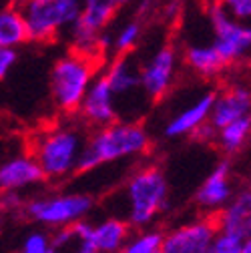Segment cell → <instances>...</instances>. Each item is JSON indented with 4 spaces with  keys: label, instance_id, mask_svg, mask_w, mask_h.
<instances>
[{
    "label": "cell",
    "instance_id": "cell-4",
    "mask_svg": "<svg viewBox=\"0 0 251 253\" xmlns=\"http://www.w3.org/2000/svg\"><path fill=\"white\" fill-rule=\"evenodd\" d=\"M86 141L88 139L81 126L58 125L37 141L33 155L39 159L46 179L58 181L79 171V161Z\"/></svg>",
    "mask_w": 251,
    "mask_h": 253
},
{
    "label": "cell",
    "instance_id": "cell-10",
    "mask_svg": "<svg viewBox=\"0 0 251 253\" xmlns=\"http://www.w3.org/2000/svg\"><path fill=\"white\" fill-rule=\"evenodd\" d=\"M219 233L217 221L197 219L165 233L161 253H207Z\"/></svg>",
    "mask_w": 251,
    "mask_h": 253
},
{
    "label": "cell",
    "instance_id": "cell-26",
    "mask_svg": "<svg viewBox=\"0 0 251 253\" xmlns=\"http://www.w3.org/2000/svg\"><path fill=\"white\" fill-rule=\"evenodd\" d=\"M225 10H229L235 18L251 22V0H217Z\"/></svg>",
    "mask_w": 251,
    "mask_h": 253
},
{
    "label": "cell",
    "instance_id": "cell-7",
    "mask_svg": "<svg viewBox=\"0 0 251 253\" xmlns=\"http://www.w3.org/2000/svg\"><path fill=\"white\" fill-rule=\"evenodd\" d=\"M92 205L95 201L88 193H58L30 199L24 203L22 211L37 223L58 229L84 219L92 211Z\"/></svg>",
    "mask_w": 251,
    "mask_h": 253
},
{
    "label": "cell",
    "instance_id": "cell-31",
    "mask_svg": "<svg viewBox=\"0 0 251 253\" xmlns=\"http://www.w3.org/2000/svg\"><path fill=\"white\" fill-rule=\"evenodd\" d=\"M81 253H103V251H99V249H92V251H81Z\"/></svg>",
    "mask_w": 251,
    "mask_h": 253
},
{
    "label": "cell",
    "instance_id": "cell-22",
    "mask_svg": "<svg viewBox=\"0 0 251 253\" xmlns=\"http://www.w3.org/2000/svg\"><path fill=\"white\" fill-rule=\"evenodd\" d=\"M165 233L157 229H141L129 237L121 253H161Z\"/></svg>",
    "mask_w": 251,
    "mask_h": 253
},
{
    "label": "cell",
    "instance_id": "cell-15",
    "mask_svg": "<svg viewBox=\"0 0 251 253\" xmlns=\"http://www.w3.org/2000/svg\"><path fill=\"white\" fill-rule=\"evenodd\" d=\"M247 115H251V86L233 84L215 94V105L209 121L217 129H223L225 125Z\"/></svg>",
    "mask_w": 251,
    "mask_h": 253
},
{
    "label": "cell",
    "instance_id": "cell-3",
    "mask_svg": "<svg viewBox=\"0 0 251 253\" xmlns=\"http://www.w3.org/2000/svg\"><path fill=\"white\" fill-rule=\"evenodd\" d=\"M127 221L135 229H145L169 207V183L161 169L143 167L125 185Z\"/></svg>",
    "mask_w": 251,
    "mask_h": 253
},
{
    "label": "cell",
    "instance_id": "cell-6",
    "mask_svg": "<svg viewBox=\"0 0 251 253\" xmlns=\"http://www.w3.org/2000/svg\"><path fill=\"white\" fill-rule=\"evenodd\" d=\"M81 0H20L33 42H50L81 16Z\"/></svg>",
    "mask_w": 251,
    "mask_h": 253
},
{
    "label": "cell",
    "instance_id": "cell-16",
    "mask_svg": "<svg viewBox=\"0 0 251 253\" xmlns=\"http://www.w3.org/2000/svg\"><path fill=\"white\" fill-rule=\"evenodd\" d=\"M219 231L247 239L251 235V189L235 193L231 201L217 215Z\"/></svg>",
    "mask_w": 251,
    "mask_h": 253
},
{
    "label": "cell",
    "instance_id": "cell-19",
    "mask_svg": "<svg viewBox=\"0 0 251 253\" xmlns=\"http://www.w3.org/2000/svg\"><path fill=\"white\" fill-rule=\"evenodd\" d=\"M131 223L127 219L119 217H109L95 225V233H92V245L95 249L103 253H121L125 243L131 237Z\"/></svg>",
    "mask_w": 251,
    "mask_h": 253
},
{
    "label": "cell",
    "instance_id": "cell-14",
    "mask_svg": "<svg viewBox=\"0 0 251 253\" xmlns=\"http://www.w3.org/2000/svg\"><path fill=\"white\" fill-rule=\"evenodd\" d=\"M46 181V175L35 155H16L0 167V187L2 191H22Z\"/></svg>",
    "mask_w": 251,
    "mask_h": 253
},
{
    "label": "cell",
    "instance_id": "cell-18",
    "mask_svg": "<svg viewBox=\"0 0 251 253\" xmlns=\"http://www.w3.org/2000/svg\"><path fill=\"white\" fill-rule=\"evenodd\" d=\"M183 62L195 75L205 77V79H213L217 75H221L227 65L213 42L211 44H187L183 48Z\"/></svg>",
    "mask_w": 251,
    "mask_h": 253
},
{
    "label": "cell",
    "instance_id": "cell-11",
    "mask_svg": "<svg viewBox=\"0 0 251 253\" xmlns=\"http://www.w3.org/2000/svg\"><path fill=\"white\" fill-rule=\"evenodd\" d=\"M117 97L107 81L105 75H99L92 81L86 97L81 105L79 115L83 117V121L90 126H107L115 121H119V111H117Z\"/></svg>",
    "mask_w": 251,
    "mask_h": 253
},
{
    "label": "cell",
    "instance_id": "cell-9",
    "mask_svg": "<svg viewBox=\"0 0 251 253\" xmlns=\"http://www.w3.org/2000/svg\"><path fill=\"white\" fill-rule=\"evenodd\" d=\"M179 67V52L173 44H163L157 48L141 67L143 94L151 101H161L171 90Z\"/></svg>",
    "mask_w": 251,
    "mask_h": 253
},
{
    "label": "cell",
    "instance_id": "cell-27",
    "mask_svg": "<svg viewBox=\"0 0 251 253\" xmlns=\"http://www.w3.org/2000/svg\"><path fill=\"white\" fill-rule=\"evenodd\" d=\"M18 52L14 46H0V79H6L10 69L16 65Z\"/></svg>",
    "mask_w": 251,
    "mask_h": 253
},
{
    "label": "cell",
    "instance_id": "cell-25",
    "mask_svg": "<svg viewBox=\"0 0 251 253\" xmlns=\"http://www.w3.org/2000/svg\"><path fill=\"white\" fill-rule=\"evenodd\" d=\"M211 249L213 253H243V239L225 231H219Z\"/></svg>",
    "mask_w": 251,
    "mask_h": 253
},
{
    "label": "cell",
    "instance_id": "cell-20",
    "mask_svg": "<svg viewBox=\"0 0 251 253\" xmlns=\"http://www.w3.org/2000/svg\"><path fill=\"white\" fill-rule=\"evenodd\" d=\"M26 41H30V35L20 4L4 6L2 12H0V46L18 48Z\"/></svg>",
    "mask_w": 251,
    "mask_h": 253
},
{
    "label": "cell",
    "instance_id": "cell-8",
    "mask_svg": "<svg viewBox=\"0 0 251 253\" xmlns=\"http://www.w3.org/2000/svg\"><path fill=\"white\" fill-rule=\"evenodd\" d=\"M207 16L213 30V44L227 65L243 58L251 50V22L235 18L219 2L209 6Z\"/></svg>",
    "mask_w": 251,
    "mask_h": 253
},
{
    "label": "cell",
    "instance_id": "cell-5",
    "mask_svg": "<svg viewBox=\"0 0 251 253\" xmlns=\"http://www.w3.org/2000/svg\"><path fill=\"white\" fill-rule=\"evenodd\" d=\"M83 8L77 22L67 30L71 50L97 56L103 46V37L107 33L109 24L123 10L131 0H81Z\"/></svg>",
    "mask_w": 251,
    "mask_h": 253
},
{
    "label": "cell",
    "instance_id": "cell-21",
    "mask_svg": "<svg viewBox=\"0 0 251 253\" xmlns=\"http://www.w3.org/2000/svg\"><path fill=\"white\" fill-rule=\"evenodd\" d=\"M249 137H251V115L241 117V119L225 125L223 129H219L217 145L225 155H235L249 141Z\"/></svg>",
    "mask_w": 251,
    "mask_h": 253
},
{
    "label": "cell",
    "instance_id": "cell-13",
    "mask_svg": "<svg viewBox=\"0 0 251 253\" xmlns=\"http://www.w3.org/2000/svg\"><path fill=\"white\" fill-rule=\"evenodd\" d=\"M233 197L231 189V167L229 161L217 163L215 169L203 179L195 191V201L203 211H221Z\"/></svg>",
    "mask_w": 251,
    "mask_h": 253
},
{
    "label": "cell",
    "instance_id": "cell-1",
    "mask_svg": "<svg viewBox=\"0 0 251 253\" xmlns=\"http://www.w3.org/2000/svg\"><path fill=\"white\" fill-rule=\"evenodd\" d=\"M151 137L141 123L115 121L107 126H99L84 145L79 161V173L95 171L101 165L139 157L149 151Z\"/></svg>",
    "mask_w": 251,
    "mask_h": 253
},
{
    "label": "cell",
    "instance_id": "cell-2",
    "mask_svg": "<svg viewBox=\"0 0 251 253\" xmlns=\"http://www.w3.org/2000/svg\"><path fill=\"white\" fill-rule=\"evenodd\" d=\"M95 79H97V56H88L77 50L58 56L50 69V79H48L54 107L65 115L79 113Z\"/></svg>",
    "mask_w": 251,
    "mask_h": 253
},
{
    "label": "cell",
    "instance_id": "cell-32",
    "mask_svg": "<svg viewBox=\"0 0 251 253\" xmlns=\"http://www.w3.org/2000/svg\"><path fill=\"white\" fill-rule=\"evenodd\" d=\"M207 253H213V249H209V251H207Z\"/></svg>",
    "mask_w": 251,
    "mask_h": 253
},
{
    "label": "cell",
    "instance_id": "cell-30",
    "mask_svg": "<svg viewBox=\"0 0 251 253\" xmlns=\"http://www.w3.org/2000/svg\"><path fill=\"white\" fill-rule=\"evenodd\" d=\"M243 253H251V235L243 239Z\"/></svg>",
    "mask_w": 251,
    "mask_h": 253
},
{
    "label": "cell",
    "instance_id": "cell-29",
    "mask_svg": "<svg viewBox=\"0 0 251 253\" xmlns=\"http://www.w3.org/2000/svg\"><path fill=\"white\" fill-rule=\"evenodd\" d=\"M179 12H181V0H169V2L165 4V8H163V14L171 20L175 16H179Z\"/></svg>",
    "mask_w": 251,
    "mask_h": 253
},
{
    "label": "cell",
    "instance_id": "cell-28",
    "mask_svg": "<svg viewBox=\"0 0 251 253\" xmlns=\"http://www.w3.org/2000/svg\"><path fill=\"white\" fill-rule=\"evenodd\" d=\"M217 135H219V129L211 123V121H207V123H203L199 129L191 135L195 141H201V143H211V141H217Z\"/></svg>",
    "mask_w": 251,
    "mask_h": 253
},
{
    "label": "cell",
    "instance_id": "cell-23",
    "mask_svg": "<svg viewBox=\"0 0 251 253\" xmlns=\"http://www.w3.org/2000/svg\"><path fill=\"white\" fill-rule=\"evenodd\" d=\"M141 33H143V24L141 20L133 18V20H127L123 22L117 33L113 35V42H111V48L117 52V54H129L141 41Z\"/></svg>",
    "mask_w": 251,
    "mask_h": 253
},
{
    "label": "cell",
    "instance_id": "cell-12",
    "mask_svg": "<svg viewBox=\"0 0 251 253\" xmlns=\"http://www.w3.org/2000/svg\"><path fill=\"white\" fill-rule=\"evenodd\" d=\"M215 94L217 92H213V90H205L199 99H195L191 105H187L183 111H179L175 117H171L163 129V135L167 139L191 137L203 123H207L211 119Z\"/></svg>",
    "mask_w": 251,
    "mask_h": 253
},
{
    "label": "cell",
    "instance_id": "cell-24",
    "mask_svg": "<svg viewBox=\"0 0 251 253\" xmlns=\"http://www.w3.org/2000/svg\"><path fill=\"white\" fill-rule=\"evenodd\" d=\"M50 243H52V237H48L44 231H33L22 241V247L18 253H48Z\"/></svg>",
    "mask_w": 251,
    "mask_h": 253
},
{
    "label": "cell",
    "instance_id": "cell-17",
    "mask_svg": "<svg viewBox=\"0 0 251 253\" xmlns=\"http://www.w3.org/2000/svg\"><path fill=\"white\" fill-rule=\"evenodd\" d=\"M103 75L107 77L117 101L123 97H131L137 90H143L141 67L135 65L129 54H117V58L109 62V67Z\"/></svg>",
    "mask_w": 251,
    "mask_h": 253
}]
</instances>
